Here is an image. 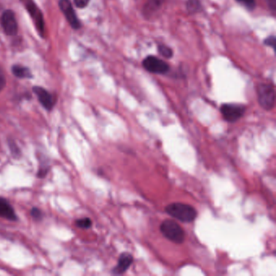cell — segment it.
Wrapping results in <instances>:
<instances>
[{"instance_id": "6da1fadb", "label": "cell", "mask_w": 276, "mask_h": 276, "mask_svg": "<svg viewBox=\"0 0 276 276\" xmlns=\"http://www.w3.org/2000/svg\"><path fill=\"white\" fill-rule=\"evenodd\" d=\"M165 212L181 222L191 223L197 218L195 207L183 202H173L165 207Z\"/></svg>"}, {"instance_id": "7a4b0ae2", "label": "cell", "mask_w": 276, "mask_h": 276, "mask_svg": "<svg viewBox=\"0 0 276 276\" xmlns=\"http://www.w3.org/2000/svg\"><path fill=\"white\" fill-rule=\"evenodd\" d=\"M163 236L176 244H182L185 241V232L183 228L173 219H165L160 227Z\"/></svg>"}, {"instance_id": "3957f363", "label": "cell", "mask_w": 276, "mask_h": 276, "mask_svg": "<svg viewBox=\"0 0 276 276\" xmlns=\"http://www.w3.org/2000/svg\"><path fill=\"white\" fill-rule=\"evenodd\" d=\"M258 101L261 108L271 110L275 106L276 92L271 84H260L257 88Z\"/></svg>"}, {"instance_id": "277c9868", "label": "cell", "mask_w": 276, "mask_h": 276, "mask_svg": "<svg viewBox=\"0 0 276 276\" xmlns=\"http://www.w3.org/2000/svg\"><path fill=\"white\" fill-rule=\"evenodd\" d=\"M245 111V107L240 104H224L220 107V112L225 121L235 123L242 119Z\"/></svg>"}, {"instance_id": "5b68a950", "label": "cell", "mask_w": 276, "mask_h": 276, "mask_svg": "<svg viewBox=\"0 0 276 276\" xmlns=\"http://www.w3.org/2000/svg\"><path fill=\"white\" fill-rule=\"evenodd\" d=\"M143 66L148 72L155 74H165L169 72V65L158 58L150 55L144 59L143 61Z\"/></svg>"}, {"instance_id": "8992f818", "label": "cell", "mask_w": 276, "mask_h": 276, "mask_svg": "<svg viewBox=\"0 0 276 276\" xmlns=\"http://www.w3.org/2000/svg\"><path fill=\"white\" fill-rule=\"evenodd\" d=\"M60 10L64 14L65 17L74 30H79L81 27L79 19L77 17L75 13V10L72 8V3L70 0H60L59 2Z\"/></svg>"}, {"instance_id": "52a82bcc", "label": "cell", "mask_w": 276, "mask_h": 276, "mask_svg": "<svg viewBox=\"0 0 276 276\" xmlns=\"http://www.w3.org/2000/svg\"><path fill=\"white\" fill-rule=\"evenodd\" d=\"M32 92L37 96L38 101L42 105V107L46 109L47 111H51L54 108L56 100L50 92L43 89L42 87L34 86L32 88Z\"/></svg>"}, {"instance_id": "ba28073f", "label": "cell", "mask_w": 276, "mask_h": 276, "mask_svg": "<svg viewBox=\"0 0 276 276\" xmlns=\"http://www.w3.org/2000/svg\"><path fill=\"white\" fill-rule=\"evenodd\" d=\"M1 24L6 34L14 36L17 33L18 24L15 13L12 10H6L1 17Z\"/></svg>"}, {"instance_id": "9c48e42d", "label": "cell", "mask_w": 276, "mask_h": 276, "mask_svg": "<svg viewBox=\"0 0 276 276\" xmlns=\"http://www.w3.org/2000/svg\"><path fill=\"white\" fill-rule=\"evenodd\" d=\"M25 3H26V9L32 16L37 31L39 32V34L42 36L45 32V23L42 12L38 9L34 2H32V0H26Z\"/></svg>"}, {"instance_id": "30bf717a", "label": "cell", "mask_w": 276, "mask_h": 276, "mask_svg": "<svg viewBox=\"0 0 276 276\" xmlns=\"http://www.w3.org/2000/svg\"><path fill=\"white\" fill-rule=\"evenodd\" d=\"M0 218L9 221H17L19 219L15 209L5 198L0 197Z\"/></svg>"}, {"instance_id": "8fae6325", "label": "cell", "mask_w": 276, "mask_h": 276, "mask_svg": "<svg viewBox=\"0 0 276 276\" xmlns=\"http://www.w3.org/2000/svg\"><path fill=\"white\" fill-rule=\"evenodd\" d=\"M132 262H133V256L130 253L124 252L119 256L118 264L113 269L112 272L114 275H123L130 268Z\"/></svg>"}, {"instance_id": "7c38bea8", "label": "cell", "mask_w": 276, "mask_h": 276, "mask_svg": "<svg viewBox=\"0 0 276 276\" xmlns=\"http://www.w3.org/2000/svg\"><path fill=\"white\" fill-rule=\"evenodd\" d=\"M165 0H148L143 7V13L146 16L149 17L155 12H157L162 6Z\"/></svg>"}, {"instance_id": "4fadbf2b", "label": "cell", "mask_w": 276, "mask_h": 276, "mask_svg": "<svg viewBox=\"0 0 276 276\" xmlns=\"http://www.w3.org/2000/svg\"><path fill=\"white\" fill-rule=\"evenodd\" d=\"M13 74L20 79H31L32 74L28 67H24L21 65H14L12 68Z\"/></svg>"}, {"instance_id": "5bb4252c", "label": "cell", "mask_w": 276, "mask_h": 276, "mask_svg": "<svg viewBox=\"0 0 276 276\" xmlns=\"http://www.w3.org/2000/svg\"><path fill=\"white\" fill-rule=\"evenodd\" d=\"M8 143L13 157L15 158V159H19L20 157V155H21V151H20L19 146L15 143V141L13 140V139H8Z\"/></svg>"}, {"instance_id": "9a60e30c", "label": "cell", "mask_w": 276, "mask_h": 276, "mask_svg": "<svg viewBox=\"0 0 276 276\" xmlns=\"http://www.w3.org/2000/svg\"><path fill=\"white\" fill-rule=\"evenodd\" d=\"M186 8L190 13H198L201 8L199 0H188Z\"/></svg>"}, {"instance_id": "2e32d148", "label": "cell", "mask_w": 276, "mask_h": 276, "mask_svg": "<svg viewBox=\"0 0 276 276\" xmlns=\"http://www.w3.org/2000/svg\"><path fill=\"white\" fill-rule=\"evenodd\" d=\"M75 224H76L77 227L79 228V229H82V230H88V229H90V228L92 227V221L91 219H89V218L86 217V218H83V219H77Z\"/></svg>"}, {"instance_id": "e0dca14e", "label": "cell", "mask_w": 276, "mask_h": 276, "mask_svg": "<svg viewBox=\"0 0 276 276\" xmlns=\"http://www.w3.org/2000/svg\"><path fill=\"white\" fill-rule=\"evenodd\" d=\"M30 215L32 219L37 222H39L44 218V213L42 212V210L37 207H33L30 210Z\"/></svg>"}, {"instance_id": "ac0fdd59", "label": "cell", "mask_w": 276, "mask_h": 276, "mask_svg": "<svg viewBox=\"0 0 276 276\" xmlns=\"http://www.w3.org/2000/svg\"><path fill=\"white\" fill-rule=\"evenodd\" d=\"M158 51L163 57L166 58V59H170L173 56V50L169 47L164 46V45L158 46Z\"/></svg>"}, {"instance_id": "d6986e66", "label": "cell", "mask_w": 276, "mask_h": 276, "mask_svg": "<svg viewBox=\"0 0 276 276\" xmlns=\"http://www.w3.org/2000/svg\"><path fill=\"white\" fill-rule=\"evenodd\" d=\"M49 169H50V166H49V165H47V164H44V165H40L39 169H38V171H37V178H46L47 174H48V172H49Z\"/></svg>"}, {"instance_id": "ffe728a7", "label": "cell", "mask_w": 276, "mask_h": 276, "mask_svg": "<svg viewBox=\"0 0 276 276\" xmlns=\"http://www.w3.org/2000/svg\"><path fill=\"white\" fill-rule=\"evenodd\" d=\"M237 2L245 6L249 10H254L256 7L255 0H237Z\"/></svg>"}, {"instance_id": "44dd1931", "label": "cell", "mask_w": 276, "mask_h": 276, "mask_svg": "<svg viewBox=\"0 0 276 276\" xmlns=\"http://www.w3.org/2000/svg\"><path fill=\"white\" fill-rule=\"evenodd\" d=\"M89 1L90 0H74V3L77 8H84L88 6Z\"/></svg>"}, {"instance_id": "7402d4cb", "label": "cell", "mask_w": 276, "mask_h": 276, "mask_svg": "<svg viewBox=\"0 0 276 276\" xmlns=\"http://www.w3.org/2000/svg\"><path fill=\"white\" fill-rule=\"evenodd\" d=\"M6 78L5 76L3 74V71L0 68V92L3 91L6 86Z\"/></svg>"}, {"instance_id": "603a6c76", "label": "cell", "mask_w": 276, "mask_h": 276, "mask_svg": "<svg viewBox=\"0 0 276 276\" xmlns=\"http://www.w3.org/2000/svg\"><path fill=\"white\" fill-rule=\"evenodd\" d=\"M276 37H275V36H270V37H267V38L265 40L264 43H265V45H266V46H268L275 48V46H276Z\"/></svg>"}, {"instance_id": "cb8c5ba5", "label": "cell", "mask_w": 276, "mask_h": 276, "mask_svg": "<svg viewBox=\"0 0 276 276\" xmlns=\"http://www.w3.org/2000/svg\"><path fill=\"white\" fill-rule=\"evenodd\" d=\"M267 4L270 9H271L274 13L276 12V0H266Z\"/></svg>"}]
</instances>
